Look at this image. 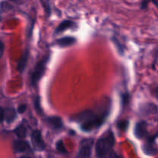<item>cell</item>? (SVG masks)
<instances>
[{
	"mask_svg": "<svg viewBox=\"0 0 158 158\" xmlns=\"http://www.w3.org/2000/svg\"><path fill=\"white\" fill-rule=\"evenodd\" d=\"M56 150L60 153V154H68V151L66 150V147H65L63 140H58V141L56 142Z\"/></svg>",
	"mask_w": 158,
	"mask_h": 158,
	"instance_id": "cell-16",
	"label": "cell"
},
{
	"mask_svg": "<svg viewBox=\"0 0 158 158\" xmlns=\"http://www.w3.org/2000/svg\"><path fill=\"white\" fill-rule=\"evenodd\" d=\"M109 115V110L97 114L93 110H86L73 117V120L80 123V128L85 132L98 129L104 123Z\"/></svg>",
	"mask_w": 158,
	"mask_h": 158,
	"instance_id": "cell-1",
	"label": "cell"
},
{
	"mask_svg": "<svg viewBox=\"0 0 158 158\" xmlns=\"http://www.w3.org/2000/svg\"><path fill=\"white\" fill-rule=\"evenodd\" d=\"M4 114H5V120L7 123H11L15 120L17 117L16 111L12 106L4 108Z\"/></svg>",
	"mask_w": 158,
	"mask_h": 158,
	"instance_id": "cell-10",
	"label": "cell"
},
{
	"mask_svg": "<svg viewBox=\"0 0 158 158\" xmlns=\"http://www.w3.org/2000/svg\"><path fill=\"white\" fill-rule=\"evenodd\" d=\"M31 140L34 148L39 151H42L46 149V143L42 137L41 131L39 130L32 131L31 134Z\"/></svg>",
	"mask_w": 158,
	"mask_h": 158,
	"instance_id": "cell-5",
	"label": "cell"
},
{
	"mask_svg": "<svg viewBox=\"0 0 158 158\" xmlns=\"http://www.w3.org/2000/svg\"><path fill=\"white\" fill-rule=\"evenodd\" d=\"M28 60H29V50L26 49L24 52L23 53V55L21 56V57L19 58L18 61V65H17V69H18L19 73L20 74L23 73L24 72V70L26 69V65H27Z\"/></svg>",
	"mask_w": 158,
	"mask_h": 158,
	"instance_id": "cell-9",
	"label": "cell"
},
{
	"mask_svg": "<svg viewBox=\"0 0 158 158\" xmlns=\"http://www.w3.org/2000/svg\"><path fill=\"white\" fill-rule=\"evenodd\" d=\"M111 40H112L113 43H114V45H115L116 47H117V51H118L119 53H120V55H123V54H124V48H123V45L120 43V42L119 41L115 36H113Z\"/></svg>",
	"mask_w": 158,
	"mask_h": 158,
	"instance_id": "cell-17",
	"label": "cell"
},
{
	"mask_svg": "<svg viewBox=\"0 0 158 158\" xmlns=\"http://www.w3.org/2000/svg\"><path fill=\"white\" fill-rule=\"evenodd\" d=\"M148 123L143 120L139 121L136 123L135 128H134V135L137 138L143 139L148 135Z\"/></svg>",
	"mask_w": 158,
	"mask_h": 158,
	"instance_id": "cell-6",
	"label": "cell"
},
{
	"mask_svg": "<svg viewBox=\"0 0 158 158\" xmlns=\"http://www.w3.org/2000/svg\"><path fill=\"white\" fill-rule=\"evenodd\" d=\"M115 142L114 134L111 130H108L97 140L96 143V154L98 158H107L110 157L112 148Z\"/></svg>",
	"mask_w": 158,
	"mask_h": 158,
	"instance_id": "cell-2",
	"label": "cell"
},
{
	"mask_svg": "<svg viewBox=\"0 0 158 158\" xmlns=\"http://www.w3.org/2000/svg\"><path fill=\"white\" fill-rule=\"evenodd\" d=\"M49 57H50V56L49 54L45 56L40 61L37 63L36 66L34 68L30 77L31 85L33 87H35L38 85L39 82L41 80L42 77L44 75L46 69V66H47L48 63H49Z\"/></svg>",
	"mask_w": 158,
	"mask_h": 158,
	"instance_id": "cell-3",
	"label": "cell"
},
{
	"mask_svg": "<svg viewBox=\"0 0 158 158\" xmlns=\"http://www.w3.org/2000/svg\"><path fill=\"white\" fill-rule=\"evenodd\" d=\"M14 133L19 138L23 139L27 135V128L23 123H21L14 130Z\"/></svg>",
	"mask_w": 158,
	"mask_h": 158,
	"instance_id": "cell-13",
	"label": "cell"
},
{
	"mask_svg": "<svg viewBox=\"0 0 158 158\" xmlns=\"http://www.w3.org/2000/svg\"><path fill=\"white\" fill-rule=\"evenodd\" d=\"M26 108H27V106L26 104H21L19 106L18 109H17V112L20 114H23V113L26 112Z\"/></svg>",
	"mask_w": 158,
	"mask_h": 158,
	"instance_id": "cell-21",
	"label": "cell"
},
{
	"mask_svg": "<svg viewBox=\"0 0 158 158\" xmlns=\"http://www.w3.org/2000/svg\"><path fill=\"white\" fill-rule=\"evenodd\" d=\"M19 158H32V157H29V156H23V157H19Z\"/></svg>",
	"mask_w": 158,
	"mask_h": 158,
	"instance_id": "cell-26",
	"label": "cell"
},
{
	"mask_svg": "<svg viewBox=\"0 0 158 158\" xmlns=\"http://www.w3.org/2000/svg\"><path fill=\"white\" fill-rule=\"evenodd\" d=\"M12 148H13L14 151L17 153L25 152V151H27L28 150L30 149L29 143L23 140H15L12 143Z\"/></svg>",
	"mask_w": 158,
	"mask_h": 158,
	"instance_id": "cell-7",
	"label": "cell"
},
{
	"mask_svg": "<svg viewBox=\"0 0 158 158\" xmlns=\"http://www.w3.org/2000/svg\"><path fill=\"white\" fill-rule=\"evenodd\" d=\"M74 26H75L74 22L71 21V20H63L56 29V33H61V32H63L67 29L74 27Z\"/></svg>",
	"mask_w": 158,
	"mask_h": 158,
	"instance_id": "cell-12",
	"label": "cell"
},
{
	"mask_svg": "<svg viewBox=\"0 0 158 158\" xmlns=\"http://www.w3.org/2000/svg\"><path fill=\"white\" fill-rule=\"evenodd\" d=\"M46 122L48 123V125H49L54 130H60L63 126L61 117H57V116L47 117L46 119Z\"/></svg>",
	"mask_w": 158,
	"mask_h": 158,
	"instance_id": "cell-8",
	"label": "cell"
},
{
	"mask_svg": "<svg viewBox=\"0 0 158 158\" xmlns=\"http://www.w3.org/2000/svg\"><path fill=\"white\" fill-rule=\"evenodd\" d=\"M77 40L73 36H65L60 38L56 41V43L60 47H67V46H72L76 43Z\"/></svg>",
	"mask_w": 158,
	"mask_h": 158,
	"instance_id": "cell-11",
	"label": "cell"
},
{
	"mask_svg": "<svg viewBox=\"0 0 158 158\" xmlns=\"http://www.w3.org/2000/svg\"><path fill=\"white\" fill-rule=\"evenodd\" d=\"M150 2H152L158 8V0H143L141 3V9H147V7H148Z\"/></svg>",
	"mask_w": 158,
	"mask_h": 158,
	"instance_id": "cell-20",
	"label": "cell"
},
{
	"mask_svg": "<svg viewBox=\"0 0 158 158\" xmlns=\"http://www.w3.org/2000/svg\"><path fill=\"white\" fill-rule=\"evenodd\" d=\"M4 48H5L4 43H3V42L1 41V46H0V49H1V51H0V57H1V58H2V55H3V51H4Z\"/></svg>",
	"mask_w": 158,
	"mask_h": 158,
	"instance_id": "cell-23",
	"label": "cell"
},
{
	"mask_svg": "<svg viewBox=\"0 0 158 158\" xmlns=\"http://www.w3.org/2000/svg\"><path fill=\"white\" fill-rule=\"evenodd\" d=\"M153 143H154V141L148 140V142L143 146V150L146 154H148V155H154L157 152L154 147L153 146Z\"/></svg>",
	"mask_w": 158,
	"mask_h": 158,
	"instance_id": "cell-14",
	"label": "cell"
},
{
	"mask_svg": "<svg viewBox=\"0 0 158 158\" xmlns=\"http://www.w3.org/2000/svg\"><path fill=\"white\" fill-rule=\"evenodd\" d=\"M34 106H35V110L39 114L41 115L43 114V110H42L41 104H40V98L39 96H36V97L34 98Z\"/></svg>",
	"mask_w": 158,
	"mask_h": 158,
	"instance_id": "cell-18",
	"label": "cell"
},
{
	"mask_svg": "<svg viewBox=\"0 0 158 158\" xmlns=\"http://www.w3.org/2000/svg\"><path fill=\"white\" fill-rule=\"evenodd\" d=\"M5 120V114H4V108H1V122L3 123Z\"/></svg>",
	"mask_w": 158,
	"mask_h": 158,
	"instance_id": "cell-24",
	"label": "cell"
},
{
	"mask_svg": "<svg viewBox=\"0 0 158 158\" xmlns=\"http://www.w3.org/2000/svg\"><path fill=\"white\" fill-rule=\"evenodd\" d=\"M94 140L91 138L83 139L80 144V149L77 158H91Z\"/></svg>",
	"mask_w": 158,
	"mask_h": 158,
	"instance_id": "cell-4",
	"label": "cell"
},
{
	"mask_svg": "<svg viewBox=\"0 0 158 158\" xmlns=\"http://www.w3.org/2000/svg\"><path fill=\"white\" fill-rule=\"evenodd\" d=\"M117 127L120 130L123 131H126L127 129L128 128V126H129V122L128 120H120L117 123Z\"/></svg>",
	"mask_w": 158,
	"mask_h": 158,
	"instance_id": "cell-19",
	"label": "cell"
},
{
	"mask_svg": "<svg viewBox=\"0 0 158 158\" xmlns=\"http://www.w3.org/2000/svg\"><path fill=\"white\" fill-rule=\"evenodd\" d=\"M110 158H123V157H121V156L120 155V154H117L116 152H114V151H111L110 154Z\"/></svg>",
	"mask_w": 158,
	"mask_h": 158,
	"instance_id": "cell-22",
	"label": "cell"
},
{
	"mask_svg": "<svg viewBox=\"0 0 158 158\" xmlns=\"http://www.w3.org/2000/svg\"><path fill=\"white\" fill-rule=\"evenodd\" d=\"M154 95H155L156 98L158 100V86L157 87H156V89H154Z\"/></svg>",
	"mask_w": 158,
	"mask_h": 158,
	"instance_id": "cell-25",
	"label": "cell"
},
{
	"mask_svg": "<svg viewBox=\"0 0 158 158\" xmlns=\"http://www.w3.org/2000/svg\"><path fill=\"white\" fill-rule=\"evenodd\" d=\"M157 108L155 105L148 103V104L143 106V107L141 108V112L144 114H151L155 113L157 111Z\"/></svg>",
	"mask_w": 158,
	"mask_h": 158,
	"instance_id": "cell-15",
	"label": "cell"
}]
</instances>
